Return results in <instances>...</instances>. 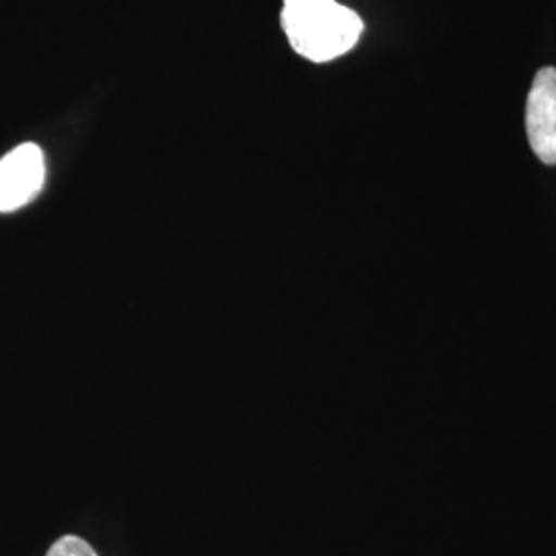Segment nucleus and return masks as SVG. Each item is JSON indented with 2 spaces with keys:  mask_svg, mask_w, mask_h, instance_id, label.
<instances>
[{
  "mask_svg": "<svg viewBox=\"0 0 556 556\" xmlns=\"http://www.w3.org/2000/svg\"><path fill=\"white\" fill-rule=\"evenodd\" d=\"M46 157L40 144L21 142L0 157V213H15L40 197Z\"/></svg>",
  "mask_w": 556,
  "mask_h": 556,
  "instance_id": "2",
  "label": "nucleus"
},
{
  "mask_svg": "<svg viewBox=\"0 0 556 556\" xmlns=\"http://www.w3.org/2000/svg\"><path fill=\"white\" fill-rule=\"evenodd\" d=\"M46 556H98V553L83 538L62 536L50 546Z\"/></svg>",
  "mask_w": 556,
  "mask_h": 556,
  "instance_id": "4",
  "label": "nucleus"
},
{
  "mask_svg": "<svg viewBox=\"0 0 556 556\" xmlns=\"http://www.w3.org/2000/svg\"><path fill=\"white\" fill-rule=\"evenodd\" d=\"M526 130L538 160L556 165V68L538 71L526 105Z\"/></svg>",
  "mask_w": 556,
  "mask_h": 556,
  "instance_id": "3",
  "label": "nucleus"
},
{
  "mask_svg": "<svg viewBox=\"0 0 556 556\" xmlns=\"http://www.w3.org/2000/svg\"><path fill=\"white\" fill-rule=\"evenodd\" d=\"M280 25L299 56L319 64L351 52L363 34L357 13L337 0H285Z\"/></svg>",
  "mask_w": 556,
  "mask_h": 556,
  "instance_id": "1",
  "label": "nucleus"
}]
</instances>
